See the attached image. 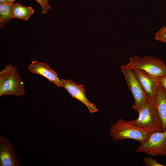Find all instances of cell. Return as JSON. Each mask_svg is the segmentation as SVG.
I'll return each mask as SVG.
<instances>
[{
	"mask_svg": "<svg viewBox=\"0 0 166 166\" xmlns=\"http://www.w3.org/2000/svg\"><path fill=\"white\" fill-rule=\"evenodd\" d=\"M28 69L31 73L43 76L59 87H64L58 75L46 63L33 60L28 66Z\"/></svg>",
	"mask_w": 166,
	"mask_h": 166,
	"instance_id": "cell-10",
	"label": "cell"
},
{
	"mask_svg": "<svg viewBox=\"0 0 166 166\" xmlns=\"http://www.w3.org/2000/svg\"><path fill=\"white\" fill-rule=\"evenodd\" d=\"M6 0H0V4L6 3Z\"/></svg>",
	"mask_w": 166,
	"mask_h": 166,
	"instance_id": "cell-19",
	"label": "cell"
},
{
	"mask_svg": "<svg viewBox=\"0 0 166 166\" xmlns=\"http://www.w3.org/2000/svg\"><path fill=\"white\" fill-rule=\"evenodd\" d=\"M132 70L149 99L154 103L160 87L159 79L141 70L132 69Z\"/></svg>",
	"mask_w": 166,
	"mask_h": 166,
	"instance_id": "cell-7",
	"label": "cell"
},
{
	"mask_svg": "<svg viewBox=\"0 0 166 166\" xmlns=\"http://www.w3.org/2000/svg\"><path fill=\"white\" fill-rule=\"evenodd\" d=\"M11 12L13 18L26 21L34 13V10L31 6H25L17 2L13 4Z\"/></svg>",
	"mask_w": 166,
	"mask_h": 166,
	"instance_id": "cell-12",
	"label": "cell"
},
{
	"mask_svg": "<svg viewBox=\"0 0 166 166\" xmlns=\"http://www.w3.org/2000/svg\"><path fill=\"white\" fill-rule=\"evenodd\" d=\"M121 68L124 75L128 88L134 98L133 108L139 113L150 100L134 76L132 69L127 65H121Z\"/></svg>",
	"mask_w": 166,
	"mask_h": 166,
	"instance_id": "cell-5",
	"label": "cell"
},
{
	"mask_svg": "<svg viewBox=\"0 0 166 166\" xmlns=\"http://www.w3.org/2000/svg\"><path fill=\"white\" fill-rule=\"evenodd\" d=\"M127 65L132 69L142 70L158 79L166 74V64L161 59L148 56L140 57L137 55L129 59Z\"/></svg>",
	"mask_w": 166,
	"mask_h": 166,
	"instance_id": "cell-4",
	"label": "cell"
},
{
	"mask_svg": "<svg viewBox=\"0 0 166 166\" xmlns=\"http://www.w3.org/2000/svg\"><path fill=\"white\" fill-rule=\"evenodd\" d=\"M135 152L153 156H160L166 157V131L152 133Z\"/></svg>",
	"mask_w": 166,
	"mask_h": 166,
	"instance_id": "cell-6",
	"label": "cell"
},
{
	"mask_svg": "<svg viewBox=\"0 0 166 166\" xmlns=\"http://www.w3.org/2000/svg\"><path fill=\"white\" fill-rule=\"evenodd\" d=\"M143 163L146 166H164L165 165L161 164L158 162L155 159L150 157L144 158L143 160Z\"/></svg>",
	"mask_w": 166,
	"mask_h": 166,
	"instance_id": "cell-16",
	"label": "cell"
},
{
	"mask_svg": "<svg viewBox=\"0 0 166 166\" xmlns=\"http://www.w3.org/2000/svg\"><path fill=\"white\" fill-rule=\"evenodd\" d=\"M14 146L5 136L0 137V166H19Z\"/></svg>",
	"mask_w": 166,
	"mask_h": 166,
	"instance_id": "cell-9",
	"label": "cell"
},
{
	"mask_svg": "<svg viewBox=\"0 0 166 166\" xmlns=\"http://www.w3.org/2000/svg\"><path fill=\"white\" fill-rule=\"evenodd\" d=\"M154 104L161 122L162 131H166V94L160 86Z\"/></svg>",
	"mask_w": 166,
	"mask_h": 166,
	"instance_id": "cell-11",
	"label": "cell"
},
{
	"mask_svg": "<svg viewBox=\"0 0 166 166\" xmlns=\"http://www.w3.org/2000/svg\"><path fill=\"white\" fill-rule=\"evenodd\" d=\"M138 113L139 116L136 119L128 121L151 133L162 131L161 122L154 102L149 101Z\"/></svg>",
	"mask_w": 166,
	"mask_h": 166,
	"instance_id": "cell-3",
	"label": "cell"
},
{
	"mask_svg": "<svg viewBox=\"0 0 166 166\" xmlns=\"http://www.w3.org/2000/svg\"><path fill=\"white\" fill-rule=\"evenodd\" d=\"M155 39L158 41L166 42V26H163L156 32Z\"/></svg>",
	"mask_w": 166,
	"mask_h": 166,
	"instance_id": "cell-14",
	"label": "cell"
},
{
	"mask_svg": "<svg viewBox=\"0 0 166 166\" xmlns=\"http://www.w3.org/2000/svg\"><path fill=\"white\" fill-rule=\"evenodd\" d=\"M25 91V83L16 66L9 64L0 71V97L5 95L19 97L24 94Z\"/></svg>",
	"mask_w": 166,
	"mask_h": 166,
	"instance_id": "cell-1",
	"label": "cell"
},
{
	"mask_svg": "<svg viewBox=\"0 0 166 166\" xmlns=\"http://www.w3.org/2000/svg\"><path fill=\"white\" fill-rule=\"evenodd\" d=\"M160 86L166 94V74L159 79Z\"/></svg>",
	"mask_w": 166,
	"mask_h": 166,
	"instance_id": "cell-17",
	"label": "cell"
},
{
	"mask_svg": "<svg viewBox=\"0 0 166 166\" xmlns=\"http://www.w3.org/2000/svg\"><path fill=\"white\" fill-rule=\"evenodd\" d=\"M13 3L0 4V28H3L7 22L13 18L11 9Z\"/></svg>",
	"mask_w": 166,
	"mask_h": 166,
	"instance_id": "cell-13",
	"label": "cell"
},
{
	"mask_svg": "<svg viewBox=\"0 0 166 166\" xmlns=\"http://www.w3.org/2000/svg\"><path fill=\"white\" fill-rule=\"evenodd\" d=\"M151 133L122 118L111 124L110 134L114 141L131 139L143 143Z\"/></svg>",
	"mask_w": 166,
	"mask_h": 166,
	"instance_id": "cell-2",
	"label": "cell"
},
{
	"mask_svg": "<svg viewBox=\"0 0 166 166\" xmlns=\"http://www.w3.org/2000/svg\"><path fill=\"white\" fill-rule=\"evenodd\" d=\"M64 88L73 97L85 104L92 113L97 112L98 109L87 98L82 85H77L70 79L60 78Z\"/></svg>",
	"mask_w": 166,
	"mask_h": 166,
	"instance_id": "cell-8",
	"label": "cell"
},
{
	"mask_svg": "<svg viewBox=\"0 0 166 166\" xmlns=\"http://www.w3.org/2000/svg\"><path fill=\"white\" fill-rule=\"evenodd\" d=\"M40 5L41 7V14H46L49 9L52 8L50 5L48 0H35Z\"/></svg>",
	"mask_w": 166,
	"mask_h": 166,
	"instance_id": "cell-15",
	"label": "cell"
},
{
	"mask_svg": "<svg viewBox=\"0 0 166 166\" xmlns=\"http://www.w3.org/2000/svg\"><path fill=\"white\" fill-rule=\"evenodd\" d=\"M16 0H6V2L9 3H13V2Z\"/></svg>",
	"mask_w": 166,
	"mask_h": 166,
	"instance_id": "cell-18",
	"label": "cell"
}]
</instances>
